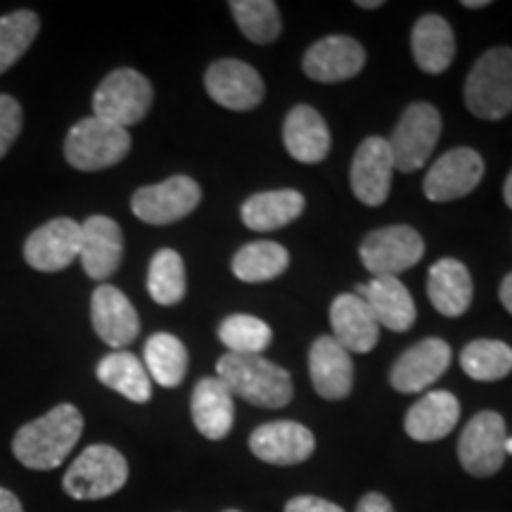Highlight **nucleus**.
<instances>
[{
    "instance_id": "nucleus-24",
    "label": "nucleus",
    "mask_w": 512,
    "mask_h": 512,
    "mask_svg": "<svg viewBox=\"0 0 512 512\" xmlns=\"http://www.w3.org/2000/svg\"><path fill=\"white\" fill-rule=\"evenodd\" d=\"M356 292L370 306L380 328L392 332H406L413 328L418 311H415L411 292L399 278H373L368 285H358Z\"/></svg>"
},
{
    "instance_id": "nucleus-32",
    "label": "nucleus",
    "mask_w": 512,
    "mask_h": 512,
    "mask_svg": "<svg viewBox=\"0 0 512 512\" xmlns=\"http://www.w3.org/2000/svg\"><path fill=\"white\" fill-rule=\"evenodd\" d=\"M460 368L477 382H498L512 373V349L501 339H475L460 354Z\"/></svg>"
},
{
    "instance_id": "nucleus-21",
    "label": "nucleus",
    "mask_w": 512,
    "mask_h": 512,
    "mask_svg": "<svg viewBox=\"0 0 512 512\" xmlns=\"http://www.w3.org/2000/svg\"><path fill=\"white\" fill-rule=\"evenodd\" d=\"M332 337L349 354H368L380 342V323L358 294H339L330 306Z\"/></svg>"
},
{
    "instance_id": "nucleus-36",
    "label": "nucleus",
    "mask_w": 512,
    "mask_h": 512,
    "mask_svg": "<svg viewBox=\"0 0 512 512\" xmlns=\"http://www.w3.org/2000/svg\"><path fill=\"white\" fill-rule=\"evenodd\" d=\"M41 19L31 10H17L0 17V74H5L34 43Z\"/></svg>"
},
{
    "instance_id": "nucleus-46",
    "label": "nucleus",
    "mask_w": 512,
    "mask_h": 512,
    "mask_svg": "<svg viewBox=\"0 0 512 512\" xmlns=\"http://www.w3.org/2000/svg\"><path fill=\"white\" fill-rule=\"evenodd\" d=\"M223 512H240V510H223Z\"/></svg>"
},
{
    "instance_id": "nucleus-13",
    "label": "nucleus",
    "mask_w": 512,
    "mask_h": 512,
    "mask_svg": "<svg viewBox=\"0 0 512 512\" xmlns=\"http://www.w3.org/2000/svg\"><path fill=\"white\" fill-rule=\"evenodd\" d=\"M394 157L389 143L380 136H370L358 145L351 162V190L366 207H380L392 190Z\"/></svg>"
},
{
    "instance_id": "nucleus-3",
    "label": "nucleus",
    "mask_w": 512,
    "mask_h": 512,
    "mask_svg": "<svg viewBox=\"0 0 512 512\" xmlns=\"http://www.w3.org/2000/svg\"><path fill=\"white\" fill-rule=\"evenodd\" d=\"M465 105L475 117L498 121L512 112V48L486 50L465 79Z\"/></svg>"
},
{
    "instance_id": "nucleus-16",
    "label": "nucleus",
    "mask_w": 512,
    "mask_h": 512,
    "mask_svg": "<svg viewBox=\"0 0 512 512\" xmlns=\"http://www.w3.org/2000/svg\"><path fill=\"white\" fill-rule=\"evenodd\" d=\"M249 448L268 465H299L316 451V437L309 427L292 420H275L256 427L249 437Z\"/></svg>"
},
{
    "instance_id": "nucleus-20",
    "label": "nucleus",
    "mask_w": 512,
    "mask_h": 512,
    "mask_svg": "<svg viewBox=\"0 0 512 512\" xmlns=\"http://www.w3.org/2000/svg\"><path fill=\"white\" fill-rule=\"evenodd\" d=\"M124 256V233L110 216H91L81 223L79 259L88 278L105 280L114 275Z\"/></svg>"
},
{
    "instance_id": "nucleus-26",
    "label": "nucleus",
    "mask_w": 512,
    "mask_h": 512,
    "mask_svg": "<svg viewBox=\"0 0 512 512\" xmlns=\"http://www.w3.org/2000/svg\"><path fill=\"white\" fill-rule=\"evenodd\" d=\"M427 294L441 316H463L472 304V275L458 259H441L427 275Z\"/></svg>"
},
{
    "instance_id": "nucleus-43",
    "label": "nucleus",
    "mask_w": 512,
    "mask_h": 512,
    "mask_svg": "<svg viewBox=\"0 0 512 512\" xmlns=\"http://www.w3.org/2000/svg\"><path fill=\"white\" fill-rule=\"evenodd\" d=\"M358 8H363V10H375V8H382V0H358Z\"/></svg>"
},
{
    "instance_id": "nucleus-9",
    "label": "nucleus",
    "mask_w": 512,
    "mask_h": 512,
    "mask_svg": "<svg viewBox=\"0 0 512 512\" xmlns=\"http://www.w3.org/2000/svg\"><path fill=\"white\" fill-rule=\"evenodd\" d=\"M202 190L190 176H171L159 185H147L133 192L131 209L143 223L169 226L185 219L200 207Z\"/></svg>"
},
{
    "instance_id": "nucleus-25",
    "label": "nucleus",
    "mask_w": 512,
    "mask_h": 512,
    "mask_svg": "<svg viewBox=\"0 0 512 512\" xmlns=\"http://www.w3.org/2000/svg\"><path fill=\"white\" fill-rule=\"evenodd\" d=\"M460 401L451 392H430L413 403L406 415V434L415 441H439L456 430Z\"/></svg>"
},
{
    "instance_id": "nucleus-33",
    "label": "nucleus",
    "mask_w": 512,
    "mask_h": 512,
    "mask_svg": "<svg viewBox=\"0 0 512 512\" xmlns=\"http://www.w3.org/2000/svg\"><path fill=\"white\" fill-rule=\"evenodd\" d=\"M185 264L174 249H159L147 271V292L162 306H174L185 297Z\"/></svg>"
},
{
    "instance_id": "nucleus-40",
    "label": "nucleus",
    "mask_w": 512,
    "mask_h": 512,
    "mask_svg": "<svg viewBox=\"0 0 512 512\" xmlns=\"http://www.w3.org/2000/svg\"><path fill=\"white\" fill-rule=\"evenodd\" d=\"M0 512H24L19 498L10 489H3V486H0Z\"/></svg>"
},
{
    "instance_id": "nucleus-42",
    "label": "nucleus",
    "mask_w": 512,
    "mask_h": 512,
    "mask_svg": "<svg viewBox=\"0 0 512 512\" xmlns=\"http://www.w3.org/2000/svg\"><path fill=\"white\" fill-rule=\"evenodd\" d=\"M503 197H505V204L512 209V171L505 178V185H503Z\"/></svg>"
},
{
    "instance_id": "nucleus-30",
    "label": "nucleus",
    "mask_w": 512,
    "mask_h": 512,
    "mask_svg": "<svg viewBox=\"0 0 512 512\" xmlns=\"http://www.w3.org/2000/svg\"><path fill=\"white\" fill-rule=\"evenodd\" d=\"M233 273L242 283H268L280 278L290 266V254L278 242H249L233 256Z\"/></svg>"
},
{
    "instance_id": "nucleus-23",
    "label": "nucleus",
    "mask_w": 512,
    "mask_h": 512,
    "mask_svg": "<svg viewBox=\"0 0 512 512\" xmlns=\"http://www.w3.org/2000/svg\"><path fill=\"white\" fill-rule=\"evenodd\" d=\"M283 143L292 159L302 164H318L328 157L332 147L330 128L311 105H297L283 124Z\"/></svg>"
},
{
    "instance_id": "nucleus-11",
    "label": "nucleus",
    "mask_w": 512,
    "mask_h": 512,
    "mask_svg": "<svg viewBox=\"0 0 512 512\" xmlns=\"http://www.w3.org/2000/svg\"><path fill=\"white\" fill-rule=\"evenodd\" d=\"M484 178V159L472 147H456L441 155L427 171L425 190L430 202H451L470 195Z\"/></svg>"
},
{
    "instance_id": "nucleus-38",
    "label": "nucleus",
    "mask_w": 512,
    "mask_h": 512,
    "mask_svg": "<svg viewBox=\"0 0 512 512\" xmlns=\"http://www.w3.org/2000/svg\"><path fill=\"white\" fill-rule=\"evenodd\" d=\"M285 512H344L337 503L318 496H294L285 503Z\"/></svg>"
},
{
    "instance_id": "nucleus-4",
    "label": "nucleus",
    "mask_w": 512,
    "mask_h": 512,
    "mask_svg": "<svg viewBox=\"0 0 512 512\" xmlns=\"http://www.w3.org/2000/svg\"><path fill=\"white\" fill-rule=\"evenodd\" d=\"M128 463L114 446L93 444L64 472L62 486L76 501H100L124 489Z\"/></svg>"
},
{
    "instance_id": "nucleus-17",
    "label": "nucleus",
    "mask_w": 512,
    "mask_h": 512,
    "mask_svg": "<svg viewBox=\"0 0 512 512\" xmlns=\"http://www.w3.org/2000/svg\"><path fill=\"white\" fill-rule=\"evenodd\" d=\"M304 74L318 83L354 79L366 67V48L351 36H325L306 50Z\"/></svg>"
},
{
    "instance_id": "nucleus-1",
    "label": "nucleus",
    "mask_w": 512,
    "mask_h": 512,
    "mask_svg": "<svg viewBox=\"0 0 512 512\" xmlns=\"http://www.w3.org/2000/svg\"><path fill=\"white\" fill-rule=\"evenodd\" d=\"M83 434V415L72 403H60L46 415L22 425L12 439V453L29 470H55L67 460Z\"/></svg>"
},
{
    "instance_id": "nucleus-35",
    "label": "nucleus",
    "mask_w": 512,
    "mask_h": 512,
    "mask_svg": "<svg viewBox=\"0 0 512 512\" xmlns=\"http://www.w3.org/2000/svg\"><path fill=\"white\" fill-rule=\"evenodd\" d=\"M219 339L230 349L228 354L261 356V351L271 347L273 330L261 318L235 313L219 325Z\"/></svg>"
},
{
    "instance_id": "nucleus-41",
    "label": "nucleus",
    "mask_w": 512,
    "mask_h": 512,
    "mask_svg": "<svg viewBox=\"0 0 512 512\" xmlns=\"http://www.w3.org/2000/svg\"><path fill=\"white\" fill-rule=\"evenodd\" d=\"M501 302L508 313H512V273L505 275L503 285H501Z\"/></svg>"
},
{
    "instance_id": "nucleus-19",
    "label": "nucleus",
    "mask_w": 512,
    "mask_h": 512,
    "mask_svg": "<svg viewBox=\"0 0 512 512\" xmlns=\"http://www.w3.org/2000/svg\"><path fill=\"white\" fill-rule=\"evenodd\" d=\"M309 373L313 389L328 401L347 399L354 387V361L332 335L318 337L311 344Z\"/></svg>"
},
{
    "instance_id": "nucleus-14",
    "label": "nucleus",
    "mask_w": 512,
    "mask_h": 512,
    "mask_svg": "<svg viewBox=\"0 0 512 512\" xmlns=\"http://www.w3.org/2000/svg\"><path fill=\"white\" fill-rule=\"evenodd\" d=\"M451 366V347L439 337L422 339L396 358L389 382L396 392L418 394L432 387Z\"/></svg>"
},
{
    "instance_id": "nucleus-8",
    "label": "nucleus",
    "mask_w": 512,
    "mask_h": 512,
    "mask_svg": "<svg viewBox=\"0 0 512 512\" xmlns=\"http://www.w3.org/2000/svg\"><path fill=\"white\" fill-rule=\"evenodd\" d=\"M358 254L375 278H396L422 259L425 240L411 226L377 228L363 238Z\"/></svg>"
},
{
    "instance_id": "nucleus-39",
    "label": "nucleus",
    "mask_w": 512,
    "mask_h": 512,
    "mask_svg": "<svg viewBox=\"0 0 512 512\" xmlns=\"http://www.w3.org/2000/svg\"><path fill=\"white\" fill-rule=\"evenodd\" d=\"M356 512H394V508L382 494H366L358 501Z\"/></svg>"
},
{
    "instance_id": "nucleus-44",
    "label": "nucleus",
    "mask_w": 512,
    "mask_h": 512,
    "mask_svg": "<svg viewBox=\"0 0 512 512\" xmlns=\"http://www.w3.org/2000/svg\"><path fill=\"white\" fill-rule=\"evenodd\" d=\"M486 5H489V0H463V8H472V10L486 8Z\"/></svg>"
},
{
    "instance_id": "nucleus-18",
    "label": "nucleus",
    "mask_w": 512,
    "mask_h": 512,
    "mask_svg": "<svg viewBox=\"0 0 512 512\" xmlns=\"http://www.w3.org/2000/svg\"><path fill=\"white\" fill-rule=\"evenodd\" d=\"M93 330L107 347L124 349L140 332V318L119 287L100 285L91 297Z\"/></svg>"
},
{
    "instance_id": "nucleus-29",
    "label": "nucleus",
    "mask_w": 512,
    "mask_h": 512,
    "mask_svg": "<svg viewBox=\"0 0 512 512\" xmlns=\"http://www.w3.org/2000/svg\"><path fill=\"white\" fill-rule=\"evenodd\" d=\"M98 380L107 389L126 396L133 403H147L152 399V382L143 363L128 351H112L95 368Z\"/></svg>"
},
{
    "instance_id": "nucleus-37",
    "label": "nucleus",
    "mask_w": 512,
    "mask_h": 512,
    "mask_svg": "<svg viewBox=\"0 0 512 512\" xmlns=\"http://www.w3.org/2000/svg\"><path fill=\"white\" fill-rule=\"evenodd\" d=\"M22 133V105L12 95H0V159L8 155Z\"/></svg>"
},
{
    "instance_id": "nucleus-31",
    "label": "nucleus",
    "mask_w": 512,
    "mask_h": 512,
    "mask_svg": "<svg viewBox=\"0 0 512 512\" xmlns=\"http://www.w3.org/2000/svg\"><path fill=\"white\" fill-rule=\"evenodd\" d=\"M145 370L157 384L174 389L188 373V349L169 332H157L145 342Z\"/></svg>"
},
{
    "instance_id": "nucleus-10",
    "label": "nucleus",
    "mask_w": 512,
    "mask_h": 512,
    "mask_svg": "<svg viewBox=\"0 0 512 512\" xmlns=\"http://www.w3.org/2000/svg\"><path fill=\"white\" fill-rule=\"evenodd\" d=\"M505 420L496 411H482L465 425L458 441V460L465 472L491 477L505 463Z\"/></svg>"
},
{
    "instance_id": "nucleus-2",
    "label": "nucleus",
    "mask_w": 512,
    "mask_h": 512,
    "mask_svg": "<svg viewBox=\"0 0 512 512\" xmlns=\"http://www.w3.org/2000/svg\"><path fill=\"white\" fill-rule=\"evenodd\" d=\"M216 377L256 408H285L294 396L290 373L264 356H221Z\"/></svg>"
},
{
    "instance_id": "nucleus-12",
    "label": "nucleus",
    "mask_w": 512,
    "mask_h": 512,
    "mask_svg": "<svg viewBox=\"0 0 512 512\" xmlns=\"http://www.w3.org/2000/svg\"><path fill=\"white\" fill-rule=\"evenodd\" d=\"M204 88L216 105L233 112H249L264 100V81L259 72L240 60H219L204 74Z\"/></svg>"
},
{
    "instance_id": "nucleus-34",
    "label": "nucleus",
    "mask_w": 512,
    "mask_h": 512,
    "mask_svg": "<svg viewBox=\"0 0 512 512\" xmlns=\"http://www.w3.org/2000/svg\"><path fill=\"white\" fill-rule=\"evenodd\" d=\"M230 12H233L242 34L259 46L273 43L283 31V19H280L278 5L273 0H233Z\"/></svg>"
},
{
    "instance_id": "nucleus-28",
    "label": "nucleus",
    "mask_w": 512,
    "mask_h": 512,
    "mask_svg": "<svg viewBox=\"0 0 512 512\" xmlns=\"http://www.w3.org/2000/svg\"><path fill=\"white\" fill-rule=\"evenodd\" d=\"M304 204V195L297 190H268L245 200L240 216L249 230L271 233V230H278L299 219Z\"/></svg>"
},
{
    "instance_id": "nucleus-5",
    "label": "nucleus",
    "mask_w": 512,
    "mask_h": 512,
    "mask_svg": "<svg viewBox=\"0 0 512 512\" xmlns=\"http://www.w3.org/2000/svg\"><path fill=\"white\" fill-rule=\"evenodd\" d=\"M131 150L126 128L98 117H86L69 128L64 157L79 171H102L117 166Z\"/></svg>"
},
{
    "instance_id": "nucleus-27",
    "label": "nucleus",
    "mask_w": 512,
    "mask_h": 512,
    "mask_svg": "<svg viewBox=\"0 0 512 512\" xmlns=\"http://www.w3.org/2000/svg\"><path fill=\"white\" fill-rule=\"evenodd\" d=\"M411 48L422 72L444 74L456 57V36L451 24L439 15L420 17L413 27Z\"/></svg>"
},
{
    "instance_id": "nucleus-45",
    "label": "nucleus",
    "mask_w": 512,
    "mask_h": 512,
    "mask_svg": "<svg viewBox=\"0 0 512 512\" xmlns=\"http://www.w3.org/2000/svg\"><path fill=\"white\" fill-rule=\"evenodd\" d=\"M505 456H512V437L505 439Z\"/></svg>"
},
{
    "instance_id": "nucleus-22",
    "label": "nucleus",
    "mask_w": 512,
    "mask_h": 512,
    "mask_svg": "<svg viewBox=\"0 0 512 512\" xmlns=\"http://www.w3.org/2000/svg\"><path fill=\"white\" fill-rule=\"evenodd\" d=\"M190 413L202 437L211 441L226 439L235 422L233 394L219 377H202L192 389Z\"/></svg>"
},
{
    "instance_id": "nucleus-6",
    "label": "nucleus",
    "mask_w": 512,
    "mask_h": 512,
    "mask_svg": "<svg viewBox=\"0 0 512 512\" xmlns=\"http://www.w3.org/2000/svg\"><path fill=\"white\" fill-rule=\"evenodd\" d=\"M155 91L152 83L136 69H117L107 74L93 95V117L114 126H133L150 112Z\"/></svg>"
},
{
    "instance_id": "nucleus-15",
    "label": "nucleus",
    "mask_w": 512,
    "mask_h": 512,
    "mask_svg": "<svg viewBox=\"0 0 512 512\" xmlns=\"http://www.w3.org/2000/svg\"><path fill=\"white\" fill-rule=\"evenodd\" d=\"M81 223L74 219H53L29 235L24 259L41 273H57L79 259Z\"/></svg>"
},
{
    "instance_id": "nucleus-7",
    "label": "nucleus",
    "mask_w": 512,
    "mask_h": 512,
    "mask_svg": "<svg viewBox=\"0 0 512 512\" xmlns=\"http://www.w3.org/2000/svg\"><path fill=\"white\" fill-rule=\"evenodd\" d=\"M441 136V114L430 102H413L401 114L392 138L387 140L394 157V171L413 174L432 155Z\"/></svg>"
}]
</instances>
